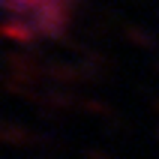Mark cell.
Returning <instances> with one entry per match:
<instances>
[{
	"instance_id": "1",
	"label": "cell",
	"mask_w": 159,
	"mask_h": 159,
	"mask_svg": "<svg viewBox=\"0 0 159 159\" xmlns=\"http://www.w3.org/2000/svg\"><path fill=\"white\" fill-rule=\"evenodd\" d=\"M72 0H0L3 27L18 39H45L69 18Z\"/></svg>"
}]
</instances>
